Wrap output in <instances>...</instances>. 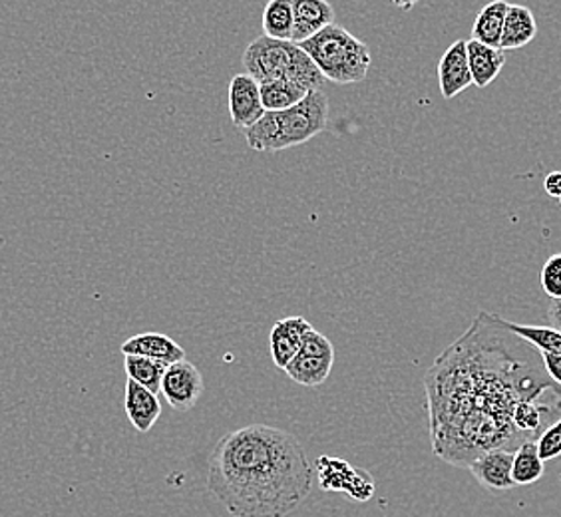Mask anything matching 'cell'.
Returning a JSON list of instances; mask_svg holds the SVG:
<instances>
[{
    "mask_svg": "<svg viewBox=\"0 0 561 517\" xmlns=\"http://www.w3.org/2000/svg\"><path fill=\"white\" fill-rule=\"evenodd\" d=\"M424 388L432 450L458 468L497 448L516 452L561 416V387L540 353L484 311L434 360Z\"/></svg>",
    "mask_w": 561,
    "mask_h": 517,
    "instance_id": "6da1fadb",
    "label": "cell"
},
{
    "mask_svg": "<svg viewBox=\"0 0 561 517\" xmlns=\"http://www.w3.org/2000/svg\"><path fill=\"white\" fill-rule=\"evenodd\" d=\"M207 485L231 517H287L311 494L313 466L293 434L251 424L217 443Z\"/></svg>",
    "mask_w": 561,
    "mask_h": 517,
    "instance_id": "7a4b0ae2",
    "label": "cell"
},
{
    "mask_svg": "<svg viewBox=\"0 0 561 517\" xmlns=\"http://www.w3.org/2000/svg\"><path fill=\"white\" fill-rule=\"evenodd\" d=\"M329 126V97L321 90L309 92L293 108L265 112L251 128L245 129V141L253 151L289 150L313 140Z\"/></svg>",
    "mask_w": 561,
    "mask_h": 517,
    "instance_id": "3957f363",
    "label": "cell"
},
{
    "mask_svg": "<svg viewBox=\"0 0 561 517\" xmlns=\"http://www.w3.org/2000/svg\"><path fill=\"white\" fill-rule=\"evenodd\" d=\"M241 62L245 74L255 78L260 84L287 80L305 88L307 92H314L323 87V74L314 66L311 56L291 41H275L263 34L249 44Z\"/></svg>",
    "mask_w": 561,
    "mask_h": 517,
    "instance_id": "277c9868",
    "label": "cell"
},
{
    "mask_svg": "<svg viewBox=\"0 0 561 517\" xmlns=\"http://www.w3.org/2000/svg\"><path fill=\"white\" fill-rule=\"evenodd\" d=\"M299 46L311 56L324 80L335 84L363 82L373 65L368 44L339 24L327 26Z\"/></svg>",
    "mask_w": 561,
    "mask_h": 517,
    "instance_id": "5b68a950",
    "label": "cell"
},
{
    "mask_svg": "<svg viewBox=\"0 0 561 517\" xmlns=\"http://www.w3.org/2000/svg\"><path fill=\"white\" fill-rule=\"evenodd\" d=\"M335 365V346L323 333L311 329L302 338L301 348L285 368L293 382L305 388H317L331 377Z\"/></svg>",
    "mask_w": 561,
    "mask_h": 517,
    "instance_id": "8992f818",
    "label": "cell"
},
{
    "mask_svg": "<svg viewBox=\"0 0 561 517\" xmlns=\"http://www.w3.org/2000/svg\"><path fill=\"white\" fill-rule=\"evenodd\" d=\"M162 394L173 410L187 412L204 394V377L190 360H178L163 375Z\"/></svg>",
    "mask_w": 561,
    "mask_h": 517,
    "instance_id": "52a82bcc",
    "label": "cell"
},
{
    "mask_svg": "<svg viewBox=\"0 0 561 517\" xmlns=\"http://www.w3.org/2000/svg\"><path fill=\"white\" fill-rule=\"evenodd\" d=\"M229 116L239 129L251 128L265 114L260 82L249 74H238L229 82Z\"/></svg>",
    "mask_w": 561,
    "mask_h": 517,
    "instance_id": "ba28073f",
    "label": "cell"
},
{
    "mask_svg": "<svg viewBox=\"0 0 561 517\" xmlns=\"http://www.w3.org/2000/svg\"><path fill=\"white\" fill-rule=\"evenodd\" d=\"M311 329H313V324L302 317H287V319L273 324L270 336L273 365L280 370L289 367L293 358L301 348L305 334L309 333Z\"/></svg>",
    "mask_w": 561,
    "mask_h": 517,
    "instance_id": "9c48e42d",
    "label": "cell"
},
{
    "mask_svg": "<svg viewBox=\"0 0 561 517\" xmlns=\"http://www.w3.org/2000/svg\"><path fill=\"white\" fill-rule=\"evenodd\" d=\"M512 466H514V452L497 448L490 452L482 453L476 458L474 462L468 466L476 480L492 492H506L516 487L514 475H512Z\"/></svg>",
    "mask_w": 561,
    "mask_h": 517,
    "instance_id": "30bf717a",
    "label": "cell"
},
{
    "mask_svg": "<svg viewBox=\"0 0 561 517\" xmlns=\"http://www.w3.org/2000/svg\"><path fill=\"white\" fill-rule=\"evenodd\" d=\"M438 84H440V92L446 100H453L458 94H462L466 88L472 87V72L468 65L466 41H456L444 53L438 62Z\"/></svg>",
    "mask_w": 561,
    "mask_h": 517,
    "instance_id": "8fae6325",
    "label": "cell"
},
{
    "mask_svg": "<svg viewBox=\"0 0 561 517\" xmlns=\"http://www.w3.org/2000/svg\"><path fill=\"white\" fill-rule=\"evenodd\" d=\"M293 43L301 44L335 24V9L329 0H291Z\"/></svg>",
    "mask_w": 561,
    "mask_h": 517,
    "instance_id": "7c38bea8",
    "label": "cell"
},
{
    "mask_svg": "<svg viewBox=\"0 0 561 517\" xmlns=\"http://www.w3.org/2000/svg\"><path fill=\"white\" fill-rule=\"evenodd\" d=\"M124 409L130 418L131 426L141 434L150 432L162 416V404L158 400V394H153L148 388L141 387L130 378L126 382Z\"/></svg>",
    "mask_w": 561,
    "mask_h": 517,
    "instance_id": "4fadbf2b",
    "label": "cell"
},
{
    "mask_svg": "<svg viewBox=\"0 0 561 517\" xmlns=\"http://www.w3.org/2000/svg\"><path fill=\"white\" fill-rule=\"evenodd\" d=\"M122 355L146 356L153 360H162L173 365L178 360H184L185 351L173 338L160 333L136 334L122 345Z\"/></svg>",
    "mask_w": 561,
    "mask_h": 517,
    "instance_id": "5bb4252c",
    "label": "cell"
},
{
    "mask_svg": "<svg viewBox=\"0 0 561 517\" xmlns=\"http://www.w3.org/2000/svg\"><path fill=\"white\" fill-rule=\"evenodd\" d=\"M466 50H468L470 72H472V84L476 88L490 87L506 65V53L502 48H492L472 38L466 41Z\"/></svg>",
    "mask_w": 561,
    "mask_h": 517,
    "instance_id": "9a60e30c",
    "label": "cell"
},
{
    "mask_svg": "<svg viewBox=\"0 0 561 517\" xmlns=\"http://www.w3.org/2000/svg\"><path fill=\"white\" fill-rule=\"evenodd\" d=\"M538 34V22L528 7L524 4H510L507 9L506 22H504V33H502V43L500 48L507 50H518L528 46Z\"/></svg>",
    "mask_w": 561,
    "mask_h": 517,
    "instance_id": "2e32d148",
    "label": "cell"
},
{
    "mask_svg": "<svg viewBox=\"0 0 561 517\" xmlns=\"http://www.w3.org/2000/svg\"><path fill=\"white\" fill-rule=\"evenodd\" d=\"M507 9H510V4L506 0H494L486 4L472 24V41L486 44L492 48H500Z\"/></svg>",
    "mask_w": 561,
    "mask_h": 517,
    "instance_id": "e0dca14e",
    "label": "cell"
},
{
    "mask_svg": "<svg viewBox=\"0 0 561 517\" xmlns=\"http://www.w3.org/2000/svg\"><path fill=\"white\" fill-rule=\"evenodd\" d=\"M497 323L502 324L506 331L519 336L522 341H526L529 346H534L538 353H548V355H561V333L556 331L553 326H534V324H519L506 321L502 317H497Z\"/></svg>",
    "mask_w": 561,
    "mask_h": 517,
    "instance_id": "ac0fdd59",
    "label": "cell"
},
{
    "mask_svg": "<svg viewBox=\"0 0 561 517\" xmlns=\"http://www.w3.org/2000/svg\"><path fill=\"white\" fill-rule=\"evenodd\" d=\"M124 367L130 380L148 388L153 394H162L163 375L170 367L168 363L146 358V356L124 355Z\"/></svg>",
    "mask_w": 561,
    "mask_h": 517,
    "instance_id": "d6986e66",
    "label": "cell"
},
{
    "mask_svg": "<svg viewBox=\"0 0 561 517\" xmlns=\"http://www.w3.org/2000/svg\"><path fill=\"white\" fill-rule=\"evenodd\" d=\"M324 462L329 463L327 468L317 466L319 468V484H321V487L323 490H331V492H348L351 496H355V487H358L360 478L365 474L358 472L355 468H351L343 460L324 458Z\"/></svg>",
    "mask_w": 561,
    "mask_h": 517,
    "instance_id": "ffe728a7",
    "label": "cell"
},
{
    "mask_svg": "<svg viewBox=\"0 0 561 517\" xmlns=\"http://www.w3.org/2000/svg\"><path fill=\"white\" fill-rule=\"evenodd\" d=\"M263 34L275 41L293 43V7L291 0H270L263 9Z\"/></svg>",
    "mask_w": 561,
    "mask_h": 517,
    "instance_id": "44dd1931",
    "label": "cell"
},
{
    "mask_svg": "<svg viewBox=\"0 0 561 517\" xmlns=\"http://www.w3.org/2000/svg\"><path fill=\"white\" fill-rule=\"evenodd\" d=\"M543 472H546V462L540 458L538 444H522L518 450L514 452V466H512L514 484H536V482H540L541 478H543Z\"/></svg>",
    "mask_w": 561,
    "mask_h": 517,
    "instance_id": "7402d4cb",
    "label": "cell"
},
{
    "mask_svg": "<svg viewBox=\"0 0 561 517\" xmlns=\"http://www.w3.org/2000/svg\"><path fill=\"white\" fill-rule=\"evenodd\" d=\"M261 100H263V108L265 112H280V110H289L299 104L301 100L307 97V90L287 80H275L267 84H260Z\"/></svg>",
    "mask_w": 561,
    "mask_h": 517,
    "instance_id": "603a6c76",
    "label": "cell"
},
{
    "mask_svg": "<svg viewBox=\"0 0 561 517\" xmlns=\"http://www.w3.org/2000/svg\"><path fill=\"white\" fill-rule=\"evenodd\" d=\"M538 452L543 462H550L561 456V416L556 422H551L546 430L541 432L540 438L536 440Z\"/></svg>",
    "mask_w": 561,
    "mask_h": 517,
    "instance_id": "cb8c5ba5",
    "label": "cell"
},
{
    "mask_svg": "<svg viewBox=\"0 0 561 517\" xmlns=\"http://www.w3.org/2000/svg\"><path fill=\"white\" fill-rule=\"evenodd\" d=\"M541 287L546 295H550V299H561V253L551 255L540 273Z\"/></svg>",
    "mask_w": 561,
    "mask_h": 517,
    "instance_id": "d4e9b609",
    "label": "cell"
},
{
    "mask_svg": "<svg viewBox=\"0 0 561 517\" xmlns=\"http://www.w3.org/2000/svg\"><path fill=\"white\" fill-rule=\"evenodd\" d=\"M540 355L548 377H550L558 387H561V355H548V353H540Z\"/></svg>",
    "mask_w": 561,
    "mask_h": 517,
    "instance_id": "484cf974",
    "label": "cell"
},
{
    "mask_svg": "<svg viewBox=\"0 0 561 517\" xmlns=\"http://www.w3.org/2000/svg\"><path fill=\"white\" fill-rule=\"evenodd\" d=\"M543 187H546V192H548V195H551L553 199H560L561 172H551L550 175L546 177V182H543Z\"/></svg>",
    "mask_w": 561,
    "mask_h": 517,
    "instance_id": "4316f807",
    "label": "cell"
},
{
    "mask_svg": "<svg viewBox=\"0 0 561 517\" xmlns=\"http://www.w3.org/2000/svg\"><path fill=\"white\" fill-rule=\"evenodd\" d=\"M548 319H550L551 326L561 333V299H551Z\"/></svg>",
    "mask_w": 561,
    "mask_h": 517,
    "instance_id": "83f0119b",
    "label": "cell"
},
{
    "mask_svg": "<svg viewBox=\"0 0 561 517\" xmlns=\"http://www.w3.org/2000/svg\"><path fill=\"white\" fill-rule=\"evenodd\" d=\"M419 2H421V0H397V2H394V4H397V7H399V9H402V11H412V9H414V4H419Z\"/></svg>",
    "mask_w": 561,
    "mask_h": 517,
    "instance_id": "f1b7e54d",
    "label": "cell"
},
{
    "mask_svg": "<svg viewBox=\"0 0 561 517\" xmlns=\"http://www.w3.org/2000/svg\"><path fill=\"white\" fill-rule=\"evenodd\" d=\"M392 2H397V0H392Z\"/></svg>",
    "mask_w": 561,
    "mask_h": 517,
    "instance_id": "f546056e",
    "label": "cell"
},
{
    "mask_svg": "<svg viewBox=\"0 0 561 517\" xmlns=\"http://www.w3.org/2000/svg\"><path fill=\"white\" fill-rule=\"evenodd\" d=\"M560 204H561V197H560Z\"/></svg>",
    "mask_w": 561,
    "mask_h": 517,
    "instance_id": "4dcf8cb0",
    "label": "cell"
}]
</instances>
